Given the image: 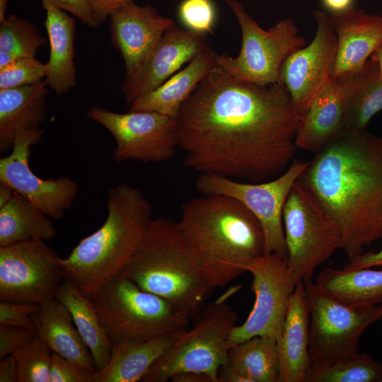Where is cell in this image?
<instances>
[{
  "label": "cell",
  "instance_id": "9c48e42d",
  "mask_svg": "<svg viewBox=\"0 0 382 382\" xmlns=\"http://www.w3.org/2000/svg\"><path fill=\"white\" fill-rule=\"evenodd\" d=\"M303 282L310 308L308 351L311 364L330 365L358 353L363 332L382 320V304L349 306L325 294L312 279Z\"/></svg>",
  "mask_w": 382,
  "mask_h": 382
},
{
  "label": "cell",
  "instance_id": "9a60e30c",
  "mask_svg": "<svg viewBox=\"0 0 382 382\" xmlns=\"http://www.w3.org/2000/svg\"><path fill=\"white\" fill-rule=\"evenodd\" d=\"M44 129L24 131L16 137L11 152L0 159V182L9 185L15 192L51 219H62L79 193L77 183L69 177L43 179L29 166L30 148L42 139Z\"/></svg>",
  "mask_w": 382,
  "mask_h": 382
},
{
  "label": "cell",
  "instance_id": "d4e9b609",
  "mask_svg": "<svg viewBox=\"0 0 382 382\" xmlns=\"http://www.w3.org/2000/svg\"><path fill=\"white\" fill-rule=\"evenodd\" d=\"M33 318L36 336L44 341L52 352L96 373L90 350L64 304L55 298L48 300L40 304L39 311Z\"/></svg>",
  "mask_w": 382,
  "mask_h": 382
},
{
  "label": "cell",
  "instance_id": "4fadbf2b",
  "mask_svg": "<svg viewBox=\"0 0 382 382\" xmlns=\"http://www.w3.org/2000/svg\"><path fill=\"white\" fill-rule=\"evenodd\" d=\"M61 257L45 241L0 247V301L41 304L65 279Z\"/></svg>",
  "mask_w": 382,
  "mask_h": 382
},
{
  "label": "cell",
  "instance_id": "7c38bea8",
  "mask_svg": "<svg viewBox=\"0 0 382 382\" xmlns=\"http://www.w3.org/2000/svg\"><path fill=\"white\" fill-rule=\"evenodd\" d=\"M86 115L114 137L116 146L112 158L116 163L167 161L178 148L173 117L152 111L118 113L99 106L89 108Z\"/></svg>",
  "mask_w": 382,
  "mask_h": 382
},
{
  "label": "cell",
  "instance_id": "2e32d148",
  "mask_svg": "<svg viewBox=\"0 0 382 382\" xmlns=\"http://www.w3.org/2000/svg\"><path fill=\"white\" fill-rule=\"evenodd\" d=\"M317 28L313 40L291 54L283 62L279 80L301 116L332 76L337 40L330 16L314 11Z\"/></svg>",
  "mask_w": 382,
  "mask_h": 382
},
{
  "label": "cell",
  "instance_id": "836d02e7",
  "mask_svg": "<svg viewBox=\"0 0 382 382\" xmlns=\"http://www.w3.org/2000/svg\"><path fill=\"white\" fill-rule=\"evenodd\" d=\"M52 352L47 344L35 336L13 354L18 382H49Z\"/></svg>",
  "mask_w": 382,
  "mask_h": 382
},
{
  "label": "cell",
  "instance_id": "ee69618b",
  "mask_svg": "<svg viewBox=\"0 0 382 382\" xmlns=\"http://www.w3.org/2000/svg\"><path fill=\"white\" fill-rule=\"evenodd\" d=\"M170 381L173 382H212L211 378L205 374L185 371L173 375Z\"/></svg>",
  "mask_w": 382,
  "mask_h": 382
},
{
  "label": "cell",
  "instance_id": "8992f818",
  "mask_svg": "<svg viewBox=\"0 0 382 382\" xmlns=\"http://www.w3.org/2000/svg\"><path fill=\"white\" fill-rule=\"evenodd\" d=\"M92 301L112 356L125 347L159 336L178 337L189 328L190 318L163 298L141 289L122 272Z\"/></svg>",
  "mask_w": 382,
  "mask_h": 382
},
{
  "label": "cell",
  "instance_id": "44dd1931",
  "mask_svg": "<svg viewBox=\"0 0 382 382\" xmlns=\"http://www.w3.org/2000/svg\"><path fill=\"white\" fill-rule=\"evenodd\" d=\"M310 308L303 282L292 291L277 345L280 360L279 382H304L311 365L309 356Z\"/></svg>",
  "mask_w": 382,
  "mask_h": 382
},
{
  "label": "cell",
  "instance_id": "30bf717a",
  "mask_svg": "<svg viewBox=\"0 0 382 382\" xmlns=\"http://www.w3.org/2000/svg\"><path fill=\"white\" fill-rule=\"evenodd\" d=\"M286 262L298 282L311 279L316 268L342 248L337 225L298 180L283 209Z\"/></svg>",
  "mask_w": 382,
  "mask_h": 382
},
{
  "label": "cell",
  "instance_id": "484cf974",
  "mask_svg": "<svg viewBox=\"0 0 382 382\" xmlns=\"http://www.w3.org/2000/svg\"><path fill=\"white\" fill-rule=\"evenodd\" d=\"M315 283L325 294L349 306L369 307L382 302V270L326 267Z\"/></svg>",
  "mask_w": 382,
  "mask_h": 382
},
{
  "label": "cell",
  "instance_id": "60d3db41",
  "mask_svg": "<svg viewBox=\"0 0 382 382\" xmlns=\"http://www.w3.org/2000/svg\"><path fill=\"white\" fill-rule=\"evenodd\" d=\"M96 19L102 23L109 18L110 13L119 7L133 0H88Z\"/></svg>",
  "mask_w": 382,
  "mask_h": 382
},
{
  "label": "cell",
  "instance_id": "4dcf8cb0",
  "mask_svg": "<svg viewBox=\"0 0 382 382\" xmlns=\"http://www.w3.org/2000/svg\"><path fill=\"white\" fill-rule=\"evenodd\" d=\"M382 110V79L377 65L370 59L363 76L352 93L343 117L341 131L367 129L371 119Z\"/></svg>",
  "mask_w": 382,
  "mask_h": 382
},
{
  "label": "cell",
  "instance_id": "8fae6325",
  "mask_svg": "<svg viewBox=\"0 0 382 382\" xmlns=\"http://www.w3.org/2000/svg\"><path fill=\"white\" fill-rule=\"evenodd\" d=\"M308 163L295 160L274 180L258 183H245L214 173H202L197 178L195 187L202 195H224L241 203L261 225L265 254H279L286 260L283 209L292 187Z\"/></svg>",
  "mask_w": 382,
  "mask_h": 382
},
{
  "label": "cell",
  "instance_id": "7a4b0ae2",
  "mask_svg": "<svg viewBox=\"0 0 382 382\" xmlns=\"http://www.w3.org/2000/svg\"><path fill=\"white\" fill-rule=\"evenodd\" d=\"M299 181L338 227L349 260L382 241V136L340 131Z\"/></svg>",
  "mask_w": 382,
  "mask_h": 382
},
{
  "label": "cell",
  "instance_id": "681fc988",
  "mask_svg": "<svg viewBox=\"0 0 382 382\" xmlns=\"http://www.w3.org/2000/svg\"><path fill=\"white\" fill-rule=\"evenodd\" d=\"M9 0H0V23H2L6 18V10Z\"/></svg>",
  "mask_w": 382,
  "mask_h": 382
},
{
  "label": "cell",
  "instance_id": "5bb4252c",
  "mask_svg": "<svg viewBox=\"0 0 382 382\" xmlns=\"http://www.w3.org/2000/svg\"><path fill=\"white\" fill-rule=\"evenodd\" d=\"M252 274L255 300L245 322L236 325L228 337L230 348L257 336L279 337L288 301L299 282L286 258L277 253L265 254L248 268Z\"/></svg>",
  "mask_w": 382,
  "mask_h": 382
},
{
  "label": "cell",
  "instance_id": "b9f144b4",
  "mask_svg": "<svg viewBox=\"0 0 382 382\" xmlns=\"http://www.w3.org/2000/svg\"><path fill=\"white\" fill-rule=\"evenodd\" d=\"M382 266V247L378 251L363 253L353 259L342 267L344 270H357Z\"/></svg>",
  "mask_w": 382,
  "mask_h": 382
},
{
  "label": "cell",
  "instance_id": "8d00e7d4",
  "mask_svg": "<svg viewBox=\"0 0 382 382\" xmlns=\"http://www.w3.org/2000/svg\"><path fill=\"white\" fill-rule=\"evenodd\" d=\"M95 372L52 352L49 382H94Z\"/></svg>",
  "mask_w": 382,
  "mask_h": 382
},
{
  "label": "cell",
  "instance_id": "3957f363",
  "mask_svg": "<svg viewBox=\"0 0 382 382\" xmlns=\"http://www.w3.org/2000/svg\"><path fill=\"white\" fill-rule=\"evenodd\" d=\"M177 226L194 264L214 289L248 272L265 254L259 221L230 197L202 195L184 202Z\"/></svg>",
  "mask_w": 382,
  "mask_h": 382
},
{
  "label": "cell",
  "instance_id": "ffe728a7",
  "mask_svg": "<svg viewBox=\"0 0 382 382\" xmlns=\"http://www.w3.org/2000/svg\"><path fill=\"white\" fill-rule=\"evenodd\" d=\"M329 16L337 40L332 76L361 69L382 45V15L366 13L352 6Z\"/></svg>",
  "mask_w": 382,
  "mask_h": 382
},
{
  "label": "cell",
  "instance_id": "52a82bcc",
  "mask_svg": "<svg viewBox=\"0 0 382 382\" xmlns=\"http://www.w3.org/2000/svg\"><path fill=\"white\" fill-rule=\"evenodd\" d=\"M226 297L206 303L193 316V323L154 363L143 382H166L178 373L205 374L218 382L219 369L228 361V337L237 325L236 312Z\"/></svg>",
  "mask_w": 382,
  "mask_h": 382
},
{
  "label": "cell",
  "instance_id": "f546056e",
  "mask_svg": "<svg viewBox=\"0 0 382 382\" xmlns=\"http://www.w3.org/2000/svg\"><path fill=\"white\" fill-rule=\"evenodd\" d=\"M248 382H279L280 360L277 341L257 336L231 347L228 364Z\"/></svg>",
  "mask_w": 382,
  "mask_h": 382
},
{
  "label": "cell",
  "instance_id": "7402d4cb",
  "mask_svg": "<svg viewBox=\"0 0 382 382\" xmlns=\"http://www.w3.org/2000/svg\"><path fill=\"white\" fill-rule=\"evenodd\" d=\"M50 88L44 80L0 90V154L11 149L20 132L39 129L47 120Z\"/></svg>",
  "mask_w": 382,
  "mask_h": 382
},
{
  "label": "cell",
  "instance_id": "ac0fdd59",
  "mask_svg": "<svg viewBox=\"0 0 382 382\" xmlns=\"http://www.w3.org/2000/svg\"><path fill=\"white\" fill-rule=\"evenodd\" d=\"M208 46L205 34L183 30L174 23L137 74L124 79L121 90L127 103L130 105L137 98L159 87Z\"/></svg>",
  "mask_w": 382,
  "mask_h": 382
},
{
  "label": "cell",
  "instance_id": "d6986e66",
  "mask_svg": "<svg viewBox=\"0 0 382 382\" xmlns=\"http://www.w3.org/2000/svg\"><path fill=\"white\" fill-rule=\"evenodd\" d=\"M364 71V66L354 72L330 78L301 116L296 134L297 148L317 153L341 131L349 98Z\"/></svg>",
  "mask_w": 382,
  "mask_h": 382
},
{
  "label": "cell",
  "instance_id": "277c9868",
  "mask_svg": "<svg viewBox=\"0 0 382 382\" xmlns=\"http://www.w3.org/2000/svg\"><path fill=\"white\" fill-rule=\"evenodd\" d=\"M106 202L103 224L60 260L65 279L91 300L122 271L152 219L151 202L128 184L111 188Z\"/></svg>",
  "mask_w": 382,
  "mask_h": 382
},
{
  "label": "cell",
  "instance_id": "cb8c5ba5",
  "mask_svg": "<svg viewBox=\"0 0 382 382\" xmlns=\"http://www.w3.org/2000/svg\"><path fill=\"white\" fill-rule=\"evenodd\" d=\"M216 66L217 54L208 46L183 70L155 90L134 100L129 105V110L156 112L175 118L183 103Z\"/></svg>",
  "mask_w": 382,
  "mask_h": 382
},
{
  "label": "cell",
  "instance_id": "d6a6232c",
  "mask_svg": "<svg viewBox=\"0 0 382 382\" xmlns=\"http://www.w3.org/2000/svg\"><path fill=\"white\" fill-rule=\"evenodd\" d=\"M47 39L30 21L15 14L8 16L0 23V51L16 57H35L40 47Z\"/></svg>",
  "mask_w": 382,
  "mask_h": 382
},
{
  "label": "cell",
  "instance_id": "7bdbcfd3",
  "mask_svg": "<svg viewBox=\"0 0 382 382\" xmlns=\"http://www.w3.org/2000/svg\"><path fill=\"white\" fill-rule=\"evenodd\" d=\"M0 359V382H18V367L13 354Z\"/></svg>",
  "mask_w": 382,
  "mask_h": 382
},
{
  "label": "cell",
  "instance_id": "bcb514c9",
  "mask_svg": "<svg viewBox=\"0 0 382 382\" xmlns=\"http://www.w3.org/2000/svg\"><path fill=\"white\" fill-rule=\"evenodd\" d=\"M13 194L14 190L9 185L0 182V207L4 206Z\"/></svg>",
  "mask_w": 382,
  "mask_h": 382
},
{
  "label": "cell",
  "instance_id": "f35d334b",
  "mask_svg": "<svg viewBox=\"0 0 382 382\" xmlns=\"http://www.w3.org/2000/svg\"><path fill=\"white\" fill-rule=\"evenodd\" d=\"M36 336L35 332L11 325L0 324V359L14 354Z\"/></svg>",
  "mask_w": 382,
  "mask_h": 382
},
{
  "label": "cell",
  "instance_id": "1f68e13d",
  "mask_svg": "<svg viewBox=\"0 0 382 382\" xmlns=\"http://www.w3.org/2000/svg\"><path fill=\"white\" fill-rule=\"evenodd\" d=\"M304 382H382V363L358 352L330 365L311 364Z\"/></svg>",
  "mask_w": 382,
  "mask_h": 382
},
{
  "label": "cell",
  "instance_id": "f1b7e54d",
  "mask_svg": "<svg viewBox=\"0 0 382 382\" xmlns=\"http://www.w3.org/2000/svg\"><path fill=\"white\" fill-rule=\"evenodd\" d=\"M176 339L175 336L163 335L125 347L112 356L105 369L95 373L94 382L141 381Z\"/></svg>",
  "mask_w": 382,
  "mask_h": 382
},
{
  "label": "cell",
  "instance_id": "4316f807",
  "mask_svg": "<svg viewBox=\"0 0 382 382\" xmlns=\"http://www.w3.org/2000/svg\"><path fill=\"white\" fill-rule=\"evenodd\" d=\"M55 299L71 313L74 325L92 355L96 372L105 369L112 360V348L93 301L66 279L59 285Z\"/></svg>",
  "mask_w": 382,
  "mask_h": 382
},
{
  "label": "cell",
  "instance_id": "7dc6e473",
  "mask_svg": "<svg viewBox=\"0 0 382 382\" xmlns=\"http://www.w3.org/2000/svg\"><path fill=\"white\" fill-rule=\"evenodd\" d=\"M369 59L377 65L379 77L382 79V45L371 54Z\"/></svg>",
  "mask_w": 382,
  "mask_h": 382
},
{
  "label": "cell",
  "instance_id": "5b68a950",
  "mask_svg": "<svg viewBox=\"0 0 382 382\" xmlns=\"http://www.w3.org/2000/svg\"><path fill=\"white\" fill-rule=\"evenodd\" d=\"M122 272L141 289L167 300L190 319L214 289L194 264L177 222L164 217L150 221Z\"/></svg>",
  "mask_w": 382,
  "mask_h": 382
},
{
  "label": "cell",
  "instance_id": "e575fe53",
  "mask_svg": "<svg viewBox=\"0 0 382 382\" xmlns=\"http://www.w3.org/2000/svg\"><path fill=\"white\" fill-rule=\"evenodd\" d=\"M46 64L35 57H20L0 69V90L35 84L45 79Z\"/></svg>",
  "mask_w": 382,
  "mask_h": 382
},
{
  "label": "cell",
  "instance_id": "f6af8a7d",
  "mask_svg": "<svg viewBox=\"0 0 382 382\" xmlns=\"http://www.w3.org/2000/svg\"><path fill=\"white\" fill-rule=\"evenodd\" d=\"M324 5L332 12L344 11L352 6V0H323Z\"/></svg>",
  "mask_w": 382,
  "mask_h": 382
},
{
  "label": "cell",
  "instance_id": "83f0119b",
  "mask_svg": "<svg viewBox=\"0 0 382 382\" xmlns=\"http://www.w3.org/2000/svg\"><path fill=\"white\" fill-rule=\"evenodd\" d=\"M57 235L51 218L15 192L0 207V247L31 241H47Z\"/></svg>",
  "mask_w": 382,
  "mask_h": 382
},
{
  "label": "cell",
  "instance_id": "ab89813d",
  "mask_svg": "<svg viewBox=\"0 0 382 382\" xmlns=\"http://www.w3.org/2000/svg\"><path fill=\"white\" fill-rule=\"evenodd\" d=\"M42 4H52L74 15L86 25L96 28L100 23L96 19L88 0H41Z\"/></svg>",
  "mask_w": 382,
  "mask_h": 382
},
{
  "label": "cell",
  "instance_id": "ba28073f",
  "mask_svg": "<svg viewBox=\"0 0 382 382\" xmlns=\"http://www.w3.org/2000/svg\"><path fill=\"white\" fill-rule=\"evenodd\" d=\"M241 28L242 42L238 55L217 54V66L233 78L257 84L280 82L279 71L284 60L303 47L306 40L299 35L290 18L279 21L265 30L237 0H226Z\"/></svg>",
  "mask_w": 382,
  "mask_h": 382
},
{
  "label": "cell",
  "instance_id": "603a6c76",
  "mask_svg": "<svg viewBox=\"0 0 382 382\" xmlns=\"http://www.w3.org/2000/svg\"><path fill=\"white\" fill-rule=\"evenodd\" d=\"M46 11L45 27L50 45V57L45 81L58 96L68 93L77 83L74 64L76 21L64 10L42 4Z\"/></svg>",
  "mask_w": 382,
  "mask_h": 382
},
{
  "label": "cell",
  "instance_id": "74e56055",
  "mask_svg": "<svg viewBox=\"0 0 382 382\" xmlns=\"http://www.w3.org/2000/svg\"><path fill=\"white\" fill-rule=\"evenodd\" d=\"M40 304L0 301V324L11 325L35 332L33 316L40 310Z\"/></svg>",
  "mask_w": 382,
  "mask_h": 382
},
{
  "label": "cell",
  "instance_id": "c3c4849f",
  "mask_svg": "<svg viewBox=\"0 0 382 382\" xmlns=\"http://www.w3.org/2000/svg\"><path fill=\"white\" fill-rule=\"evenodd\" d=\"M17 59L8 52L0 51V69L8 66Z\"/></svg>",
  "mask_w": 382,
  "mask_h": 382
},
{
  "label": "cell",
  "instance_id": "d590c367",
  "mask_svg": "<svg viewBox=\"0 0 382 382\" xmlns=\"http://www.w3.org/2000/svg\"><path fill=\"white\" fill-rule=\"evenodd\" d=\"M178 14L189 30L205 35L213 33L216 11L212 0H183Z\"/></svg>",
  "mask_w": 382,
  "mask_h": 382
},
{
  "label": "cell",
  "instance_id": "6da1fadb",
  "mask_svg": "<svg viewBox=\"0 0 382 382\" xmlns=\"http://www.w3.org/2000/svg\"><path fill=\"white\" fill-rule=\"evenodd\" d=\"M175 119L187 168L258 183L291 164L301 115L282 83L240 81L216 66Z\"/></svg>",
  "mask_w": 382,
  "mask_h": 382
},
{
  "label": "cell",
  "instance_id": "e0dca14e",
  "mask_svg": "<svg viewBox=\"0 0 382 382\" xmlns=\"http://www.w3.org/2000/svg\"><path fill=\"white\" fill-rule=\"evenodd\" d=\"M109 18L112 43L125 62V79L137 74L174 23L151 5L138 6L134 1L113 11Z\"/></svg>",
  "mask_w": 382,
  "mask_h": 382
}]
</instances>
